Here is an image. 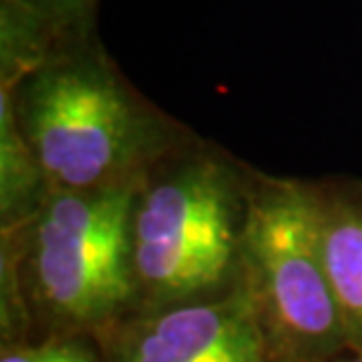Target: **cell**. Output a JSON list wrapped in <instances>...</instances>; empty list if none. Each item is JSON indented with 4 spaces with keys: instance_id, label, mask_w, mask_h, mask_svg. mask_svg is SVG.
<instances>
[{
    "instance_id": "obj_4",
    "label": "cell",
    "mask_w": 362,
    "mask_h": 362,
    "mask_svg": "<svg viewBox=\"0 0 362 362\" xmlns=\"http://www.w3.org/2000/svg\"><path fill=\"white\" fill-rule=\"evenodd\" d=\"M141 179L47 193L31 216V266L49 310L78 325L113 317L136 292L132 214Z\"/></svg>"
},
{
    "instance_id": "obj_8",
    "label": "cell",
    "mask_w": 362,
    "mask_h": 362,
    "mask_svg": "<svg viewBox=\"0 0 362 362\" xmlns=\"http://www.w3.org/2000/svg\"><path fill=\"white\" fill-rule=\"evenodd\" d=\"M0 362H97L90 351L76 344H54L40 349H21L5 353Z\"/></svg>"
},
{
    "instance_id": "obj_6",
    "label": "cell",
    "mask_w": 362,
    "mask_h": 362,
    "mask_svg": "<svg viewBox=\"0 0 362 362\" xmlns=\"http://www.w3.org/2000/svg\"><path fill=\"white\" fill-rule=\"evenodd\" d=\"M322 252L349 349L362 353V181L315 184Z\"/></svg>"
},
{
    "instance_id": "obj_9",
    "label": "cell",
    "mask_w": 362,
    "mask_h": 362,
    "mask_svg": "<svg viewBox=\"0 0 362 362\" xmlns=\"http://www.w3.org/2000/svg\"><path fill=\"white\" fill-rule=\"evenodd\" d=\"M344 362H362V353H356V358H351V360H344Z\"/></svg>"
},
{
    "instance_id": "obj_5",
    "label": "cell",
    "mask_w": 362,
    "mask_h": 362,
    "mask_svg": "<svg viewBox=\"0 0 362 362\" xmlns=\"http://www.w3.org/2000/svg\"><path fill=\"white\" fill-rule=\"evenodd\" d=\"M113 362H278V358L250 296L238 285L219 299L179 303L139 320L120 339Z\"/></svg>"
},
{
    "instance_id": "obj_2",
    "label": "cell",
    "mask_w": 362,
    "mask_h": 362,
    "mask_svg": "<svg viewBox=\"0 0 362 362\" xmlns=\"http://www.w3.org/2000/svg\"><path fill=\"white\" fill-rule=\"evenodd\" d=\"M252 177L193 132L151 165L132 214L136 289L179 306L235 282Z\"/></svg>"
},
{
    "instance_id": "obj_7",
    "label": "cell",
    "mask_w": 362,
    "mask_h": 362,
    "mask_svg": "<svg viewBox=\"0 0 362 362\" xmlns=\"http://www.w3.org/2000/svg\"><path fill=\"white\" fill-rule=\"evenodd\" d=\"M99 0H0V31L28 45H49L92 31Z\"/></svg>"
},
{
    "instance_id": "obj_3",
    "label": "cell",
    "mask_w": 362,
    "mask_h": 362,
    "mask_svg": "<svg viewBox=\"0 0 362 362\" xmlns=\"http://www.w3.org/2000/svg\"><path fill=\"white\" fill-rule=\"evenodd\" d=\"M238 285L282 362H322L349 349L322 252L315 184L255 170Z\"/></svg>"
},
{
    "instance_id": "obj_1",
    "label": "cell",
    "mask_w": 362,
    "mask_h": 362,
    "mask_svg": "<svg viewBox=\"0 0 362 362\" xmlns=\"http://www.w3.org/2000/svg\"><path fill=\"white\" fill-rule=\"evenodd\" d=\"M0 90L49 193L139 179L191 134L127 81L97 28L3 69Z\"/></svg>"
}]
</instances>
